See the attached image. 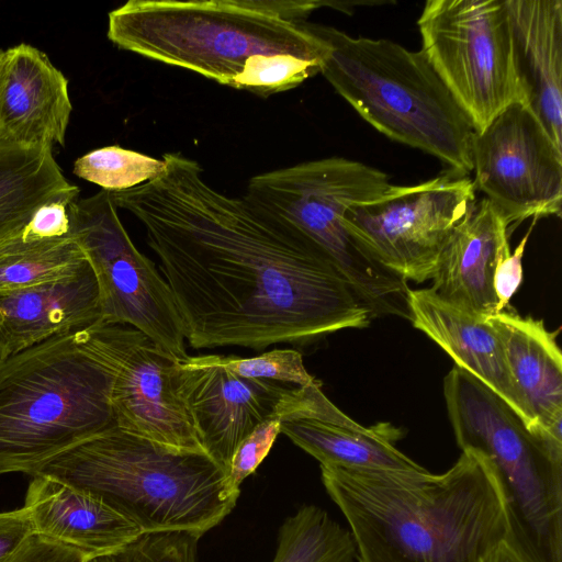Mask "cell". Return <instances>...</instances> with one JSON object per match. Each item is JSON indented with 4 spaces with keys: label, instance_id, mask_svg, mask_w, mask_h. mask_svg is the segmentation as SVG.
<instances>
[{
    "label": "cell",
    "instance_id": "6da1fadb",
    "mask_svg": "<svg viewBox=\"0 0 562 562\" xmlns=\"http://www.w3.org/2000/svg\"><path fill=\"white\" fill-rule=\"evenodd\" d=\"M162 160L158 177L111 196L144 226L192 348L303 344L375 317L310 238L218 192L182 154Z\"/></svg>",
    "mask_w": 562,
    "mask_h": 562
},
{
    "label": "cell",
    "instance_id": "7a4b0ae2",
    "mask_svg": "<svg viewBox=\"0 0 562 562\" xmlns=\"http://www.w3.org/2000/svg\"><path fill=\"white\" fill-rule=\"evenodd\" d=\"M321 473L358 562H495L517 546L501 479L475 450L441 474L322 465Z\"/></svg>",
    "mask_w": 562,
    "mask_h": 562
},
{
    "label": "cell",
    "instance_id": "3957f363",
    "mask_svg": "<svg viewBox=\"0 0 562 562\" xmlns=\"http://www.w3.org/2000/svg\"><path fill=\"white\" fill-rule=\"evenodd\" d=\"M312 0H130L112 10L119 48L267 98L322 71L329 46Z\"/></svg>",
    "mask_w": 562,
    "mask_h": 562
},
{
    "label": "cell",
    "instance_id": "277c9868",
    "mask_svg": "<svg viewBox=\"0 0 562 562\" xmlns=\"http://www.w3.org/2000/svg\"><path fill=\"white\" fill-rule=\"evenodd\" d=\"M35 475L99 496L144 533L204 535L239 497L206 452L171 448L117 427L58 454Z\"/></svg>",
    "mask_w": 562,
    "mask_h": 562
},
{
    "label": "cell",
    "instance_id": "5b68a950",
    "mask_svg": "<svg viewBox=\"0 0 562 562\" xmlns=\"http://www.w3.org/2000/svg\"><path fill=\"white\" fill-rule=\"evenodd\" d=\"M111 368L77 333L0 361V475L34 476L66 450L116 427Z\"/></svg>",
    "mask_w": 562,
    "mask_h": 562
},
{
    "label": "cell",
    "instance_id": "8992f818",
    "mask_svg": "<svg viewBox=\"0 0 562 562\" xmlns=\"http://www.w3.org/2000/svg\"><path fill=\"white\" fill-rule=\"evenodd\" d=\"M312 25L329 46L321 74L364 121L456 173L473 171L474 127L422 50Z\"/></svg>",
    "mask_w": 562,
    "mask_h": 562
},
{
    "label": "cell",
    "instance_id": "52a82bcc",
    "mask_svg": "<svg viewBox=\"0 0 562 562\" xmlns=\"http://www.w3.org/2000/svg\"><path fill=\"white\" fill-rule=\"evenodd\" d=\"M443 395L458 446L484 454L501 479L521 553L529 562H562V442L532 429L457 364Z\"/></svg>",
    "mask_w": 562,
    "mask_h": 562
},
{
    "label": "cell",
    "instance_id": "ba28073f",
    "mask_svg": "<svg viewBox=\"0 0 562 562\" xmlns=\"http://www.w3.org/2000/svg\"><path fill=\"white\" fill-rule=\"evenodd\" d=\"M391 187L363 162L330 157L252 177L244 195L322 248L374 315L409 317L407 281L381 265L345 226V213Z\"/></svg>",
    "mask_w": 562,
    "mask_h": 562
},
{
    "label": "cell",
    "instance_id": "9c48e42d",
    "mask_svg": "<svg viewBox=\"0 0 562 562\" xmlns=\"http://www.w3.org/2000/svg\"><path fill=\"white\" fill-rule=\"evenodd\" d=\"M422 52L475 132L521 101L505 0H428Z\"/></svg>",
    "mask_w": 562,
    "mask_h": 562
},
{
    "label": "cell",
    "instance_id": "30bf717a",
    "mask_svg": "<svg viewBox=\"0 0 562 562\" xmlns=\"http://www.w3.org/2000/svg\"><path fill=\"white\" fill-rule=\"evenodd\" d=\"M116 210L105 190L68 207L69 235L98 282L102 322L132 326L182 360L186 338L171 291L155 263L136 249Z\"/></svg>",
    "mask_w": 562,
    "mask_h": 562
},
{
    "label": "cell",
    "instance_id": "8fae6325",
    "mask_svg": "<svg viewBox=\"0 0 562 562\" xmlns=\"http://www.w3.org/2000/svg\"><path fill=\"white\" fill-rule=\"evenodd\" d=\"M469 176L446 171L427 181L393 186L351 206L345 226L381 265L406 281L431 278L438 256L476 201Z\"/></svg>",
    "mask_w": 562,
    "mask_h": 562
},
{
    "label": "cell",
    "instance_id": "7c38bea8",
    "mask_svg": "<svg viewBox=\"0 0 562 562\" xmlns=\"http://www.w3.org/2000/svg\"><path fill=\"white\" fill-rule=\"evenodd\" d=\"M77 336L113 372L111 406L117 428L171 448L204 451L172 382L179 360L125 324L100 322Z\"/></svg>",
    "mask_w": 562,
    "mask_h": 562
},
{
    "label": "cell",
    "instance_id": "4fadbf2b",
    "mask_svg": "<svg viewBox=\"0 0 562 562\" xmlns=\"http://www.w3.org/2000/svg\"><path fill=\"white\" fill-rule=\"evenodd\" d=\"M473 183L506 223L561 216L562 149L521 101L472 139Z\"/></svg>",
    "mask_w": 562,
    "mask_h": 562
},
{
    "label": "cell",
    "instance_id": "5bb4252c",
    "mask_svg": "<svg viewBox=\"0 0 562 562\" xmlns=\"http://www.w3.org/2000/svg\"><path fill=\"white\" fill-rule=\"evenodd\" d=\"M172 382L203 450L226 473L240 441L276 416L280 400L295 386L239 376L221 364L218 355L179 360Z\"/></svg>",
    "mask_w": 562,
    "mask_h": 562
},
{
    "label": "cell",
    "instance_id": "9a60e30c",
    "mask_svg": "<svg viewBox=\"0 0 562 562\" xmlns=\"http://www.w3.org/2000/svg\"><path fill=\"white\" fill-rule=\"evenodd\" d=\"M316 379L293 386L280 400V432L319 461L322 467L361 471H426L396 448L402 431L391 424L364 427L323 393Z\"/></svg>",
    "mask_w": 562,
    "mask_h": 562
},
{
    "label": "cell",
    "instance_id": "2e32d148",
    "mask_svg": "<svg viewBox=\"0 0 562 562\" xmlns=\"http://www.w3.org/2000/svg\"><path fill=\"white\" fill-rule=\"evenodd\" d=\"M71 112L68 79L45 53L25 43L0 49V140L64 146Z\"/></svg>",
    "mask_w": 562,
    "mask_h": 562
},
{
    "label": "cell",
    "instance_id": "e0dca14e",
    "mask_svg": "<svg viewBox=\"0 0 562 562\" xmlns=\"http://www.w3.org/2000/svg\"><path fill=\"white\" fill-rule=\"evenodd\" d=\"M100 322L99 286L88 260L59 279L0 291V361Z\"/></svg>",
    "mask_w": 562,
    "mask_h": 562
},
{
    "label": "cell",
    "instance_id": "ac0fdd59",
    "mask_svg": "<svg viewBox=\"0 0 562 562\" xmlns=\"http://www.w3.org/2000/svg\"><path fill=\"white\" fill-rule=\"evenodd\" d=\"M508 227L486 198L476 200L447 238L430 290L472 315L487 318L501 313L494 274L499 260L510 252Z\"/></svg>",
    "mask_w": 562,
    "mask_h": 562
},
{
    "label": "cell",
    "instance_id": "d6986e66",
    "mask_svg": "<svg viewBox=\"0 0 562 562\" xmlns=\"http://www.w3.org/2000/svg\"><path fill=\"white\" fill-rule=\"evenodd\" d=\"M25 508L33 532L90 559L119 555L144 532L99 496L46 475H34Z\"/></svg>",
    "mask_w": 562,
    "mask_h": 562
},
{
    "label": "cell",
    "instance_id": "ffe728a7",
    "mask_svg": "<svg viewBox=\"0 0 562 562\" xmlns=\"http://www.w3.org/2000/svg\"><path fill=\"white\" fill-rule=\"evenodd\" d=\"M408 319L454 363L501 396L532 428L533 418L510 374L502 341L486 317L469 314L438 297L430 288L408 290Z\"/></svg>",
    "mask_w": 562,
    "mask_h": 562
},
{
    "label": "cell",
    "instance_id": "44dd1931",
    "mask_svg": "<svg viewBox=\"0 0 562 562\" xmlns=\"http://www.w3.org/2000/svg\"><path fill=\"white\" fill-rule=\"evenodd\" d=\"M505 2L521 102L562 149V1Z\"/></svg>",
    "mask_w": 562,
    "mask_h": 562
},
{
    "label": "cell",
    "instance_id": "7402d4cb",
    "mask_svg": "<svg viewBox=\"0 0 562 562\" xmlns=\"http://www.w3.org/2000/svg\"><path fill=\"white\" fill-rule=\"evenodd\" d=\"M504 349L510 374L540 429L562 442V356L558 331L541 319L513 312L487 317Z\"/></svg>",
    "mask_w": 562,
    "mask_h": 562
},
{
    "label": "cell",
    "instance_id": "603a6c76",
    "mask_svg": "<svg viewBox=\"0 0 562 562\" xmlns=\"http://www.w3.org/2000/svg\"><path fill=\"white\" fill-rule=\"evenodd\" d=\"M53 148H25L0 140V241L20 233L34 211L50 201L78 199Z\"/></svg>",
    "mask_w": 562,
    "mask_h": 562
},
{
    "label": "cell",
    "instance_id": "cb8c5ba5",
    "mask_svg": "<svg viewBox=\"0 0 562 562\" xmlns=\"http://www.w3.org/2000/svg\"><path fill=\"white\" fill-rule=\"evenodd\" d=\"M86 260L69 234L27 238L20 232L0 241V291L59 279L76 271Z\"/></svg>",
    "mask_w": 562,
    "mask_h": 562
},
{
    "label": "cell",
    "instance_id": "d4e9b609",
    "mask_svg": "<svg viewBox=\"0 0 562 562\" xmlns=\"http://www.w3.org/2000/svg\"><path fill=\"white\" fill-rule=\"evenodd\" d=\"M356 558L351 532L323 508L304 505L280 527L272 562H355Z\"/></svg>",
    "mask_w": 562,
    "mask_h": 562
},
{
    "label": "cell",
    "instance_id": "484cf974",
    "mask_svg": "<svg viewBox=\"0 0 562 562\" xmlns=\"http://www.w3.org/2000/svg\"><path fill=\"white\" fill-rule=\"evenodd\" d=\"M165 162L120 146L93 149L74 164V173L102 190L115 192L133 189L158 177Z\"/></svg>",
    "mask_w": 562,
    "mask_h": 562
},
{
    "label": "cell",
    "instance_id": "4316f807",
    "mask_svg": "<svg viewBox=\"0 0 562 562\" xmlns=\"http://www.w3.org/2000/svg\"><path fill=\"white\" fill-rule=\"evenodd\" d=\"M218 360L225 369L243 378L278 381L295 386L307 385L315 380L305 369L302 355L294 349H273L250 358L218 356Z\"/></svg>",
    "mask_w": 562,
    "mask_h": 562
},
{
    "label": "cell",
    "instance_id": "83f0119b",
    "mask_svg": "<svg viewBox=\"0 0 562 562\" xmlns=\"http://www.w3.org/2000/svg\"><path fill=\"white\" fill-rule=\"evenodd\" d=\"M201 533L192 531L146 532L119 555L120 562H196Z\"/></svg>",
    "mask_w": 562,
    "mask_h": 562
},
{
    "label": "cell",
    "instance_id": "f1b7e54d",
    "mask_svg": "<svg viewBox=\"0 0 562 562\" xmlns=\"http://www.w3.org/2000/svg\"><path fill=\"white\" fill-rule=\"evenodd\" d=\"M280 434V420L273 416L259 424L237 446L227 471L228 487L240 494L241 482L252 474L268 456Z\"/></svg>",
    "mask_w": 562,
    "mask_h": 562
},
{
    "label": "cell",
    "instance_id": "f546056e",
    "mask_svg": "<svg viewBox=\"0 0 562 562\" xmlns=\"http://www.w3.org/2000/svg\"><path fill=\"white\" fill-rule=\"evenodd\" d=\"M72 202L50 201L38 206L21 231L27 238H55L69 234L68 207Z\"/></svg>",
    "mask_w": 562,
    "mask_h": 562
},
{
    "label": "cell",
    "instance_id": "4dcf8cb0",
    "mask_svg": "<svg viewBox=\"0 0 562 562\" xmlns=\"http://www.w3.org/2000/svg\"><path fill=\"white\" fill-rule=\"evenodd\" d=\"M81 551L33 533L7 562H89Z\"/></svg>",
    "mask_w": 562,
    "mask_h": 562
},
{
    "label": "cell",
    "instance_id": "1f68e13d",
    "mask_svg": "<svg viewBox=\"0 0 562 562\" xmlns=\"http://www.w3.org/2000/svg\"><path fill=\"white\" fill-rule=\"evenodd\" d=\"M535 222L536 218H533L528 233L524 236L515 251L504 256L496 267L494 274V291L498 300V307L501 312L508 306L512 296L521 283L522 255Z\"/></svg>",
    "mask_w": 562,
    "mask_h": 562
},
{
    "label": "cell",
    "instance_id": "d6a6232c",
    "mask_svg": "<svg viewBox=\"0 0 562 562\" xmlns=\"http://www.w3.org/2000/svg\"><path fill=\"white\" fill-rule=\"evenodd\" d=\"M33 533L23 506L0 513V562H7Z\"/></svg>",
    "mask_w": 562,
    "mask_h": 562
},
{
    "label": "cell",
    "instance_id": "836d02e7",
    "mask_svg": "<svg viewBox=\"0 0 562 562\" xmlns=\"http://www.w3.org/2000/svg\"><path fill=\"white\" fill-rule=\"evenodd\" d=\"M495 562H529L515 544L507 546Z\"/></svg>",
    "mask_w": 562,
    "mask_h": 562
},
{
    "label": "cell",
    "instance_id": "e575fe53",
    "mask_svg": "<svg viewBox=\"0 0 562 562\" xmlns=\"http://www.w3.org/2000/svg\"><path fill=\"white\" fill-rule=\"evenodd\" d=\"M89 562H120L116 555H105L91 559Z\"/></svg>",
    "mask_w": 562,
    "mask_h": 562
}]
</instances>
